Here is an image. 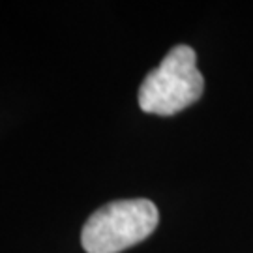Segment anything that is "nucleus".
I'll return each instance as SVG.
<instances>
[{
	"instance_id": "1",
	"label": "nucleus",
	"mask_w": 253,
	"mask_h": 253,
	"mask_svg": "<svg viewBox=\"0 0 253 253\" xmlns=\"http://www.w3.org/2000/svg\"><path fill=\"white\" fill-rule=\"evenodd\" d=\"M203 90L205 79L197 70L195 51L188 45H176L141 83L139 107L145 113L171 117L195 103Z\"/></svg>"
},
{
	"instance_id": "2",
	"label": "nucleus",
	"mask_w": 253,
	"mask_h": 253,
	"mask_svg": "<svg viewBox=\"0 0 253 253\" xmlns=\"http://www.w3.org/2000/svg\"><path fill=\"white\" fill-rule=\"evenodd\" d=\"M160 212L148 199H124L98 208L83 227L86 253H118L152 235Z\"/></svg>"
}]
</instances>
